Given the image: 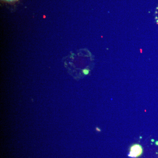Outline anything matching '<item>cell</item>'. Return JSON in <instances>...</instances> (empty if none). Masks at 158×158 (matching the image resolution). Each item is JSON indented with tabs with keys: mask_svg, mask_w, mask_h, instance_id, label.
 Masks as SVG:
<instances>
[{
	"mask_svg": "<svg viewBox=\"0 0 158 158\" xmlns=\"http://www.w3.org/2000/svg\"><path fill=\"white\" fill-rule=\"evenodd\" d=\"M142 152L143 149L141 145L138 144H135L131 147L128 156L130 157L137 158L141 156Z\"/></svg>",
	"mask_w": 158,
	"mask_h": 158,
	"instance_id": "obj_1",
	"label": "cell"
},
{
	"mask_svg": "<svg viewBox=\"0 0 158 158\" xmlns=\"http://www.w3.org/2000/svg\"><path fill=\"white\" fill-rule=\"evenodd\" d=\"M84 73L85 74H88V73H89V71L88 70H84Z\"/></svg>",
	"mask_w": 158,
	"mask_h": 158,
	"instance_id": "obj_2",
	"label": "cell"
},
{
	"mask_svg": "<svg viewBox=\"0 0 158 158\" xmlns=\"http://www.w3.org/2000/svg\"><path fill=\"white\" fill-rule=\"evenodd\" d=\"M7 1H13V0H7Z\"/></svg>",
	"mask_w": 158,
	"mask_h": 158,
	"instance_id": "obj_3",
	"label": "cell"
}]
</instances>
